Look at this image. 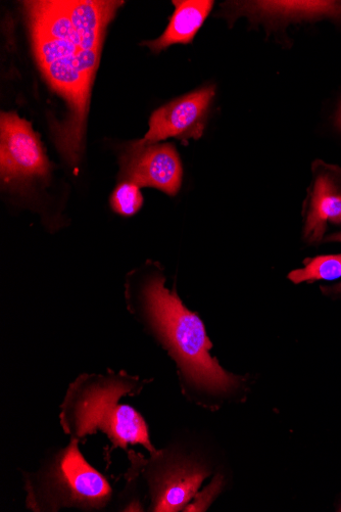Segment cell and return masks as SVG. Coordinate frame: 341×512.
Wrapping results in <instances>:
<instances>
[{
    "label": "cell",
    "mask_w": 341,
    "mask_h": 512,
    "mask_svg": "<svg viewBox=\"0 0 341 512\" xmlns=\"http://www.w3.org/2000/svg\"><path fill=\"white\" fill-rule=\"evenodd\" d=\"M123 4L110 0L23 3L38 67L68 105L67 119L53 128V134L59 152L71 166L79 163L83 153L91 88L106 31Z\"/></svg>",
    "instance_id": "cell-1"
},
{
    "label": "cell",
    "mask_w": 341,
    "mask_h": 512,
    "mask_svg": "<svg viewBox=\"0 0 341 512\" xmlns=\"http://www.w3.org/2000/svg\"><path fill=\"white\" fill-rule=\"evenodd\" d=\"M141 389L139 378L124 371L80 376L70 385L61 405L63 431L79 442L101 431L111 441L112 450L140 444L151 454L157 453L142 415L120 403L121 398L136 396Z\"/></svg>",
    "instance_id": "cell-2"
},
{
    "label": "cell",
    "mask_w": 341,
    "mask_h": 512,
    "mask_svg": "<svg viewBox=\"0 0 341 512\" xmlns=\"http://www.w3.org/2000/svg\"><path fill=\"white\" fill-rule=\"evenodd\" d=\"M151 327L175 358L187 383L209 394H226L238 379L210 354V342L201 318L189 311L175 292L165 288L164 277L149 279L141 292Z\"/></svg>",
    "instance_id": "cell-3"
},
{
    "label": "cell",
    "mask_w": 341,
    "mask_h": 512,
    "mask_svg": "<svg viewBox=\"0 0 341 512\" xmlns=\"http://www.w3.org/2000/svg\"><path fill=\"white\" fill-rule=\"evenodd\" d=\"M79 441L48 455L36 473H23L26 505L35 512L62 508L85 511L106 509L114 491L108 479L95 470L82 455Z\"/></svg>",
    "instance_id": "cell-4"
},
{
    "label": "cell",
    "mask_w": 341,
    "mask_h": 512,
    "mask_svg": "<svg viewBox=\"0 0 341 512\" xmlns=\"http://www.w3.org/2000/svg\"><path fill=\"white\" fill-rule=\"evenodd\" d=\"M0 125V171L4 182L12 186H23L33 180H46L50 177L52 165L31 123L15 112H3Z\"/></svg>",
    "instance_id": "cell-5"
},
{
    "label": "cell",
    "mask_w": 341,
    "mask_h": 512,
    "mask_svg": "<svg viewBox=\"0 0 341 512\" xmlns=\"http://www.w3.org/2000/svg\"><path fill=\"white\" fill-rule=\"evenodd\" d=\"M215 93V86H207L160 108L151 117L149 132L130 146L142 148L157 145L170 137L181 141L201 138Z\"/></svg>",
    "instance_id": "cell-6"
},
{
    "label": "cell",
    "mask_w": 341,
    "mask_h": 512,
    "mask_svg": "<svg viewBox=\"0 0 341 512\" xmlns=\"http://www.w3.org/2000/svg\"><path fill=\"white\" fill-rule=\"evenodd\" d=\"M129 458L141 468L148 470L142 467L134 451L129 452ZM130 469L143 472L148 478L152 497L150 509L157 512H175L185 509L211 474L204 463L188 459L170 462L155 472L153 470L145 472L133 464Z\"/></svg>",
    "instance_id": "cell-7"
},
{
    "label": "cell",
    "mask_w": 341,
    "mask_h": 512,
    "mask_svg": "<svg viewBox=\"0 0 341 512\" xmlns=\"http://www.w3.org/2000/svg\"><path fill=\"white\" fill-rule=\"evenodd\" d=\"M182 176L179 155L170 144L129 146L121 159V178L139 188H155L175 196L181 188Z\"/></svg>",
    "instance_id": "cell-8"
},
{
    "label": "cell",
    "mask_w": 341,
    "mask_h": 512,
    "mask_svg": "<svg viewBox=\"0 0 341 512\" xmlns=\"http://www.w3.org/2000/svg\"><path fill=\"white\" fill-rule=\"evenodd\" d=\"M236 16H249L252 20L269 22L310 21L322 18L341 19V2H236L230 5Z\"/></svg>",
    "instance_id": "cell-9"
},
{
    "label": "cell",
    "mask_w": 341,
    "mask_h": 512,
    "mask_svg": "<svg viewBox=\"0 0 341 512\" xmlns=\"http://www.w3.org/2000/svg\"><path fill=\"white\" fill-rule=\"evenodd\" d=\"M341 223V170L326 166L316 176L305 228L310 242L322 240L327 222Z\"/></svg>",
    "instance_id": "cell-10"
},
{
    "label": "cell",
    "mask_w": 341,
    "mask_h": 512,
    "mask_svg": "<svg viewBox=\"0 0 341 512\" xmlns=\"http://www.w3.org/2000/svg\"><path fill=\"white\" fill-rule=\"evenodd\" d=\"M175 12L165 32L156 40L142 44L159 54L174 44H190L210 15L214 2L211 0H178L173 2Z\"/></svg>",
    "instance_id": "cell-11"
},
{
    "label": "cell",
    "mask_w": 341,
    "mask_h": 512,
    "mask_svg": "<svg viewBox=\"0 0 341 512\" xmlns=\"http://www.w3.org/2000/svg\"><path fill=\"white\" fill-rule=\"evenodd\" d=\"M341 277V255L321 256L311 260L305 268L290 272L295 284L316 281H334Z\"/></svg>",
    "instance_id": "cell-12"
},
{
    "label": "cell",
    "mask_w": 341,
    "mask_h": 512,
    "mask_svg": "<svg viewBox=\"0 0 341 512\" xmlns=\"http://www.w3.org/2000/svg\"><path fill=\"white\" fill-rule=\"evenodd\" d=\"M111 205L113 210L122 216L130 217L137 214L143 205L139 186L129 181L121 182L111 197Z\"/></svg>",
    "instance_id": "cell-13"
},
{
    "label": "cell",
    "mask_w": 341,
    "mask_h": 512,
    "mask_svg": "<svg viewBox=\"0 0 341 512\" xmlns=\"http://www.w3.org/2000/svg\"><path fill=\"white\" fill-rule=\"evenodd\" d=\"M223 484V477L221 475L216 476L209 487L202 493L194 496V502L188 504L184 511H206L221 492Z\"/></svg>",
    "instance_id": "cell-14"
},
{
    "label": "cell",
    "mask_w": 341,
    "mask_h": 512,
    "mask_svg": "<svg viewBox=\"0 0 341 512\" xmlns=\"http://www.w3.org/2000/svg\"><path fill=\"white\" fill-rule=\"evenodd\" d=\"M329 241L341 242V234L328 238Z\"/></svg>",
    "instance_id": "cell-15"
},
{
    "label": "cell",
    "mask_w": 341,
    "mask_h": 512,
    "mask_svg": "<svg viewBox=\"0 0 341 512\" xmlns=\"http://www.w3.org/2000/svg\"><path fill=\"white\" fill-rule=\"evenodd\" d=\"M336 123H337V126L341 129V107H340V109L338 111V114H337Z\"/></svg>",
    "instance_id": "cell-16"
},
{
    "label": "cell",
    "mask_w": 341,
    "mask_h": 512,
    "mask_svg": "<svg viewBox=\"0 0 341 512\" xmlns=\"http://www.w3.org/2000/svg\"><path fill=\"white\" fill-rule=\"evenodd\" d=\"M341 511V510H340Z\"/></svg>",
    "instance_id": "cell-17"
}]
</instances>
